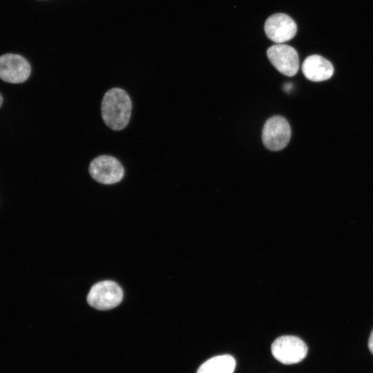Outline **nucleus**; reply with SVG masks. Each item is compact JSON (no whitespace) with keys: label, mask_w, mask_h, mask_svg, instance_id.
Returning a JSON list of instances; mask_svg holds the SVG:
<instances>
[{"label":"nucleus","mask_w":373,"mask_h":373,"mask_svg":"<svg viewBox=\"0 0 373 373\" xmlns=\"http://www.w3.org/2000/svg\"><path fill=\"white\" fill-rule=\"evenodd\" d=\"M264 29L269 39L276 44H283L296 35L297 26L289 15L276 13L267 19Z\"/></svg>","instance_id":"8"},{"label":"nucleus","mask_w":373,"mask_h":373,"mask_svg":"<svg viewBox=\"0 0 373 373\" xmlns=\"http://www.w3.org/2000/svg\"><path fill=\"white\" fill-rule=\"evenodd\" d=\"M123 299V291L113 281L104 280L95 284L87 296V302L99 310L113 309L120 304Z\"/></svg>","instance_id":"3"},{"label":"nucleus","mask_w":373,"mask_h":373,"mask_svg":"<svg viewBox=\"0 0 373 373\" xmlns=\"http://www.w3.org/2000/svg\"><path fill=\"white\" fill-rule=\"evenodd\" d=\"M236 360L229 354L213 356L198 369L197 373H233Z\"/></svg>","instance_id":"10"},{"label":"nucleus","mask_w":373,"mask_h":373,"mask_svg":"<svg viewBox=\"0 0 373 373\" xmlns=\"http://www.w3.org/2000/svg\"><path fill=\"white\" fill-rule=\"evenodd\" d=\"M2 102H3V97H2L1 95L0 94V106L2 104Z\"/></svg>","instance_id":"13"},{"label":"nucleus","mask_w":373,"mask_h":373,"mask_svg":"<svg viewBox=\"0 0 373 373\" xmlns=\"http://www.w3.org/2000/svg\"><path fill=\"white\" fill-rule=\"evenodd\" d=\"M271 353L279 362L291 365L300 362L307 354V346L300 338L295 336H282L272 343Z\"/></svg>","instance_id":"2"},{"label":"nucleus","mask_w":373,"mask_h":373,"mask_svg":"<svg viewBox=\"0 0 373 373\" xmlns=\"http://www.w3.org/2000/svg\"><path fill=\"white\" fill-rule=\"evenodd\" d=\"M291 137V128L287 120L279 115L270 117L265 124L262 140L269 150L277 151L283 149Z\"/></svg>","instance_id":"4"},{"label":"nucleus","mask_w":373,"mask_h":373,"mask_svg":"<svg viewBox=\"0 0 373 373\" xmlns=\"http://www.w3.org/2000/svg\"><path fill=\"white\" fill-rule=\"evenodd\" d=\"M291 88V84H287L284 85V90L285 91H289Z\"/></svg>","instance_id":"12"},{"label":"nucleus","mask_w":373,"mask_h":373,"mask_svg":"<svg viewBox=\"0 0 373 373\" xmlns=\"http://www.w3.org/2000/svg\"><path fill=\"white\" fill-rule=\"evenodd\" d=\"M88 171L93 179L105 184L118 182L124 175L122 164L111 155H100L93 159L89 165Z\"/></svg>","instance_id":"5"},{"label":"nucleus","mask_w":373,"mask_h":373,"mask_svg":"<svg viewBox=\"0 0 373 373\" xmlns=\"http://www.w3.org/2000/svg\"><path fill=\"white\" fill-rule=\"evenodd\" d=\"M132 103L127 93L113 88L104 95L101 106L102 119L106 125L114 131H121L128 124Z\"/></svg>","instance_id":"1"},{"label":"nucleus","mask_w":373,"mask_h":373,"mask_svg":"<svg viewBox=\"0 0 373 373\" xmlns=\"http://www.w3.org/2000/svg\"><path fill=\"white\" fill-rule=\"evenodd\" d=\"M267 55L272 65L282 74L291 77L297 73L299 58L293 47L284 44H277L267 49Z\"/></svg>","instance_id":"6"},{"label":"nucleus","mask_w":373,"mask_h":373,"mask_svg":"<svg viewBox=\"0 0 373 373\" xmlns=\"http://www.w3.org/2000/svg\"><path fill=\"white\" fill-rule=\"evenodd\" d=\"M302 71L307 79L312 82H322L333 75L334 67L325 58L313 55L305 59L302 64Z\"/></svg>","instance_id":"9"},{"label":"nucleus","mask_w":373,"mask_h":373,"mask_svg":"<svg viewBox=\"0 0 373 373\" xmlns=\"http://www.w3.org/2000/svg\"><path fill=\"white\" fill-rule=\"evenodd\" d=\"M368 347H369V349L370 350V352H372V354H373V329L370 334V338H369V341H368Z\"/></svg>","instance_id":"11"},{"label":"nucleus","mask_w":373,"mask_h":373,"mask_svg":"<svg viewBox=\"0 0 373 373\" xmlns=\"http://www.w3.org/2000/svg\"><path fill=\"white\" fill-rule=\"evenodd\" d=\"M31 68L28 61L16 54L0 56V79L12 84L25 82L30 75Z\"/></svg>","instance_id":"7"}]
</instances>
